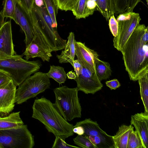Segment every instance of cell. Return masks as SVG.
<instances>
[{
    "label": "cell",
    "mask_w": 148,
    "mask_h": 148,
    "mask_svg": "<svg viewBox=\"0 0 148 148\" xmlns=\"http://www.w3.org/2000/svg\"><path fill=\"white\" fill-rule=\"evenodd\" d=\"M127 148H143L141 140L136 130L132 131L130 134Z\"/></svg>",
    "instance_id": "28"
},
{
    "label": "cell",
    "mask_w": 148,
    "mask_h": 148,
    "mask_svg": "<svg viewBox=\"0 0 148 148\" xmlns=\"http://www.w3.org/2000/svg\"><path fill=\"white\" fill-rule=\"evenodd\" d=\"M32 117L43 123L55 136L65 140L74 135V126L66 120L52 103L45 97L37 98L32 106Z\"/></svg>",
    "instance_id": "2"
},
{
    "label": "cell",
    "mask_w": 148,
    "mask_h": 148,
    "mask_svg": "<svg viewBox=\"0 0 148 148\" xmlns=\"http://www.w3.org/2000/svg\"><path fill=\"white\" fill-rule=\"evenodd\" d=\"M18 0H3L2 13L4 17L11 18Z\"/></svg>",
    "instance_id": "26"
},
{
    "label": "cell",
    "mask_w": 148,
    "mask_h": 148,
    "mask_svg": "<svg viewBox=\"0 0 148 148\" xmlns=\"http://www.w3.org/2000/svg\"><path fill=\"white\" fill-rule=\"evenodd\" d=\"M10 79L7 73L0 70V85Z\"/></svg>",
    "instance_id": "37"
},
{
    "label": "cell",
    "mask_w": 148,
    "mask_h": 148,
    "mask_svg": "<svg viewBox=\"0 0 148 148\" xmlns=\"http://www.w3.org/2000/svg\"><path fill=\"white\" fill-rule=\"evenodd\" d=\"M148 28L144 24L138 25L121 51L125 70L133 81L148 71V43L143 39Z\"/></svg>",
    "instance_id": "1"
},
{
    "label": "cell",
    "mask_w": 148,
    "mask_h": 148,
    "mask_svg": "<svg viewBox=\"0 0 148 148\" xmlns=\"http://www.w3.org/2000/svg\"><path fill=\"white\" fill-rule=\"evenodd\" d=\"M78 0H55L59 9L65 11H71Z\"/></svg>",
    "instance_id": "29"
},
{
    "label": "cell",
    "mask_w": 148,
    "mask_h": 148,
    "mask_svg": "<svg viewBox=\"0 0 148 148\" xmlns=\"http://www.w3.org/2000/svg\"><path fill=\"white\" fill-rule=\"evenodd\" d=\"M75 144L83 148H96L91 140L84 135H78L73 138Z\"/></svg>",
    "instance_id": "27"
},
{
    "label": "cell",
    "mask_w": 148,
    "mask_h": 148,
    "mask_svg": "<svg viewBox=\"0 0 148 148\" xmlns=\"http://www.w3.org/2000/svg\"><path fill=\"white\" fill-rule=\"evenodd\" d=\"M4 17L2 12H0V29L4 23Z\"/></svg>",
    "instance_id": "41"
},
{
    "label": "cell",
    "mask_w": 148,
    "mask_h": 148,
    "mask_svg": "<svg viewBox=\"0 0 148 148\" xmlns=\"http://www.w3.org/2000/svg\"><path fill=\"white\" fill-rule=\"evenodd\" d=\"M72 66L74 69L76 76H78L81 73L83 66L77 59H74L73 61Z\"/></svg>",
    "instance_id": "35"
},
{
    "label": "cell",
    "mask_w": 148,
    "mask_h": 148,
    "mask_svg": "<svg viewBox=\"0 0 148 148\" xmlns=\"http://www.w3.org/2000/svg\"><path fill=\"white\" fill-rule=\"evenodd\" d=\"M22 56L16 54L0 59V70L7 73L18 86L27 78L38 71L41 66L38 60L28 61L23 59Z\"/></svg>",
    "instance_id": "4"
},
{
    "label": "cell",
    "mask_w": 148,
    "mask_h": 148,
    "mask_svg": "<svg viewBox=\"0 0 148 148\" xmlns=\"http://www.w3.org/2000/svg\"><path fill=\"white\" fill-rule=\"evenodd\" d=\"M0 51L9 56L16 54L13 42L10 21L4 23L0 29Z\"/></svg>",
    "instance_id": "16"
},
{
    "label": "cell",
    "mask_w": 148,
    "mask_h": 148,
    "mask_svg": "<svg viewBox=\"0 0 148 148\" xmlns=\"http://www.w3.org/2000/svg\"><path fill=\"white\" fill-rule=\"evenodd\" d=\"M44 5L50 16L53 23V26L57 29L56 17L59 9L55 0H43Z\"/></svg>",
    "instance_id": "25"
},
{
    "label": "cell",
    "mask_w": 148,
    "mask_h": 148,
    "mask_svg": "<svg viewBox=\"0 0 148 148\" xmlns=\"http://www.w3.org/2000/svg\"><path fill=\"white\" fill-rule=\"evenodd\" d=\"M116 20L118 23L117 36L113 39V46L121 51L134 31L141 20L139 14L133 11L120 13Z\"/></svg>",
    "instance_id": "8"
},
{
    "label": "cell",
    "mask_w": 148,
    "mask_h": 148,
    "mask_svg": "<svg viewBox=\"0 0 148 148\" xmlns=\"http://www.w3.org/2000/svg\"><path fill=\"white\" fill-rule=\"evenodd\" d=\"M67 38L64 50L62 51L60 55H57L56 57L60 63H69L72 65L75 56V44L76 41L74 33L70 32Z\"/></svg>",
    "instance_id": "17"
},
{
    "label": "cell",
    "mask_w": 148,
    "mask_h": 148,
    "mask_svg": "<svg viewBox=\"0 0 148 148\" xmlns=\"http://www.w3.org/2000/svg\"><path fill=\"white\" fill-rule=\"evenodd\" d=\"M129 0H113L115 13L120 14L126 12Z\"/></svg>",
    "instance_id": "30"
},
{
    "label": "cell",
    "mask_w": 148,
    "mask_h": 148,
    "mask_svg": "<svg viewBox=\"0 0 148 148\" xmlns=\"http://www.w3.org/2000/svg\"><path fill=\"white\" fill-rule=\"evenodd\" d=\"M16 86L11 79L0 85V112L9 114L15 106Z\"/></svg>",
    "instance_id": "11"
},
{
    "label": "cell",
    "mask_w": 148,
    "mask_h": 148,
    "mask_svg": "<svg viewBox=\"0 0 148 148\" xmlns=\"http://www.w3.org/2000/svg\"><path fill=\"white\" fill-rule=\"evenodd\" d=\"M107 86L111 90H116L121 86V84L119 81L117 79H115L107 81L106 82Z\"/></svg>",
    "instance_id": "34"
},
{
    "label": "cell",
    "mask_w": 148,
    "mask_h": 148,
    "mask_svg": "<svg viewBox=\"0 0 148 148\" xmlns=\"http://www.w3.org/2000/svg\"><path fill=\"white\" fill-rule=\"evenodd\" d=\"M21 5L28 12L30 13L32 8L34 0H18Z\"/></svg>",
    "instance_id": "33"
},
{
    "label": "cell",
    "mask_w": 148,
    "mask_h": 148,
    "mask_svg": "<svg viewBox=\"0 0 148 148\" xmlns=\"http://www.w3.org/2000/svg\"><path fill=\"white\" fill-rule=\"evenodd\" d=\"M88 0H78L71 11L77 19L85 18L90 14L87 8Z\"/></svg>",
    "instance_id": "24"
},
{
    "label": "cell",
    "mask_w": 148,
    "mask_h": 148,
    "mask_svg": "<svg viewBox=\"0 0 148 148\" xmlns=\"http://www.w3.org/2000/svg\"><path fill=\"white\" fill-rule=\"evenodd\" d=\"M46 74L49 78L53 79L59 84L64 83L67 77L64 68L58 66H51L49 71Z\"/></svg>",
    "instance_id": "23"
},
{
    "label": "cell",
    "mask_w": 148,
    "mask_h": 148,
    "mask_svg": "<svg viewBox=\"0 0 148 148\" xmlns=\"http://www.w3.org/2000/svg\"><path fill=\"white\" fill-rule=\"evenodd\" d=\"M9 57L5 53L0 51V59L5 58Z\"/></svg>",
    "instance_id": "42"
},
{
    "label": "cell",
    "mask_w": 148,
    "mask_h": 148,
    "mask_svg": "<svg viewBox=\"0 0 148 148\" xmlns=\"http://www.w3.org/2000/svg\"><path fill=\"white\" fill-rule=\"evenodd\" d=\"M34 145L33 136L27 125L0 130L1 148H32Z\"/></svg>",
    "instance_id": "7"
},
{
    "label": "cell",
    "mask_w": 148,
    "mask_h": 148,
    "mask_svg": "<svg viewBox=\"0 0 148 148\" xmlns=\"http://www.w3.org/2000/svg\"><path fill=\"white\" fill-rule=\"evenodd\" d=\"M34 3L37 6L41 7L44 5L43 0H34Z\"/></svg>",
    "instance_id": "40"
},
{
    "label": "cell",
    "mask_w": 148,
    "mask_h": 148,
    "mask_svg": "<svg viewBox=\"0 0 148 148\" xmlns=\"http://www.w3.org/2000/svg\"><path fill=\"white\" fill-rule=\"evenodd\" d=\"M30 13L34 33L39 36L48 50L52 52L63 49L66 40L62 38L57 29L53 27L52 19L45 5L39 7L34 3Z\"/></svg>",
    "instance_id": "3"
},
{
    "label": "cell",
    "mask_w": 148,
    "mask_h": 148,
    "mask_svg": "<svg viewBox=\"0 0 148 148\" xmlns=\"http://www.w3.org/2000/svg\"><path fill=\"white\" fill-rule=\"evenodd\" d=\"M26 47L22 56L28 60L31 58L38 57L44 62H49L52 55L51 52L46 47L39 36L34 33V37Z\"/></svg>",
    "instance_id": "12"
},
{
    "label": "cell",
    "mask_w": 148,
    "mask_h": 148,
    "mask_svg": "<svg viewBox=\"0 0 148 148\" xmlns=\"http://www.w3.org/2000/svg\"><path fill=\"white\" fill-rule=\"evenodd\" d=\"M74 80L76 82L78 91L86 94H94L103 87L96 72H92L84 67L81 73Z\"/></svg>",
    "instance_id": "10"
},
{
    "label": "cell",
    "mask_w": 148,
    "mask_h": 148,
    "mask_svg": "<svg viewBox=\"0 0 148 148\" xmlns=\"http://www.w3.org/2000/svg\"><path fill=\"white\" fill-rule=\"evenodd\" d=\"M109 25L112 34L114 37H116L118 31V23L114 15H112L109 19Z\"/></svg>",
    "instance_id": "32"
},
{
    "label": "cell",
    "mask_w": 148,
    "mask_h": 148,
    "mask_svg": "<svg viewBox=\"0 0 148 148\" xmlns=\"http://www.w3.org/2000/svg\"><path fill=\"white\" fill-rule=\"evenodd\" d=\"M20 113V112L9 114L0 112V130L16 127L24 124Z\"/></svg>",
    "instance_id": "19"
},
{
    "label": "cell",
    "mask_w": 148,
    "mask_h": 148,
    "mask_svg": "<svg viewBox=\"0 0 148 148\" xmlns=\"http://www.w3.org/2000/svg\"><path fill=\"white\" fill-rule=\"evenodd\" d=\"M95 72L101 82L108 79L111 75L112 71L110 64L108 62L97 59L95 64Z\"/></svg>",
    "instance_id": "22"
},
{
    "label": "cell",
    "mask_w": 148,
    "mask_h": 148,
    "mask_svg": "<svg viewBox=\"0 0 148 148\" xmlns=\"http://www.w3.org/2000/svg\"><path fill=\"white\" fill-rule=\"evenodd\" d=\"M75 47V55L83 67L92 72H96L95 63L99 56L97 53L80 42L76 41Z\"/></svg>",
    "instance_id": "13"
},
{
    "label": "cell",
    "mask_w": 148,
    "mask_h": 148,
    "mask_svg": "<svg viewBox=\"0 0 148 148\" xmlns=\"http://www.w3.org/2000/svg\"><path fill=\"white\" fill-rule=\"evenodd\" d=\"M0 148H1V147H0Z\"/></svg>",
    "instance_id": "44"
},
{
    "label": "cell",
    "mask_w": 148,
    "mask_h": 148,
    "mask_svg": "<svg viewBox=\"0 0 148 148\" xmlns=\"http://www.w3.org/2000/svg\"><path fill=\"white\" fill-rule=\"evenodd\" d=\"M49 78L46 73L36 72L27 78L16 89L15 103L21 104L50 88Z\"/></svg>",
    "instance_id": "6"
},
{
    "label": "cell",
    "mask_w": 148,
    "mask_h": 148,
    "mask_svg": "<svg viewBox=\"0 0 148 148\" xmlns=\"http://www.w3.org/2000/svg\"><path fill=\"white\" fill-rule=\"evenodd\" d=\"M64 139L56 136L52 147V148H79V147L70 145L67 144Z\"/></svg>",
    "instance_id": "31"
},
{
    "label": "cell",
    "mask_w": 148,
    "mask_h": 148,
    "mask_svg": "<svg viewBox=\"0 0 148 148\" xmlns=\"http://www.w3.org/2000/svg\"><path fill=\"white\" fill-rule=\"evenodd\" d=\"M55 101L53 104L66 121H70L81 117L82 108L77 87L71 88L64 86L53 90Z\"/></svg>",
    "instance_id": "5"
},
{
    "label": "cell",
    "mask_w": 148,
    "mask_h": 148,
    "mask_svg": "<svg viewBox=\"0 0 148 148\" xmlns=\"http://www.w3.org/2000/svg\"><path fill=\"white\" fill-rule=\"evenodd\" d=\"M96 10L108 21L115 13L113 0H96Z\"/></svg>",
    "instance_id": "21"
},
{
    "label": "cell",
    "mask_w": 148,
    "mask_h": 148,
    "mask_svg": "<svg viewBox=\"0 0 148 148\" xmlns=\"http://www.w3.org/2000/svg\"><path fill=\"white\" fill-rule=\"evenodd\" d=\"M130 123L140 138L143 148H148V113L141 112L131 116Z\"/></svg>",
    "instance_id": "14"
},
{
    "label": "cell",
    "mask_w": 148,
    "mask_h": 148,
    "mask_svg": "<svg viewBox=\"0 0 148 148\" xmlns=\"http://www.w3.org/2000/svg\"><path fill=\"white\" fill-rule=\"evenodd\" d=\"M73 132L74 133H76L78 135H83L84 134V129L80 126L74 127Z\"/></svg>",
    "instance_id": "38"
},
{
    "label": "cell",
    "mask_w": 148,
    "mask_h": 148,
    "mask_svg": "<svg viewBox=\"0 0 148 148\" xmlns=\"http://www.w3.org/2000/svg\"><path fill=\"white\" fill-rule=\"evenodd\" d=\"M141 0H129L126 12L133 11L134 9Z\"/></svg>",
    "instance_id": "36"
},
{
    "label": "cell",
    "mask_w": 148,
    "mask_h": 148,
    "mask_svg": "<svg viewBox=\"0 0 148 148\" xmlns=\"http://www.w3.org/2000/svg\"><path fill=\"white\" fill-rule=\"evenodd\" d=\"M138 80L141 98L144 107V112L148 113V71L140 75Z\"/></svg>",
    "instance_id": "20"
},
{
    "label": "cell",
    "mask_w": 148,
    "mask_h": 148,
    "mask_svg": "<svg viewBox=\"0 0 148 148\" xmlns=\"http://www.w3.org/2000/svg\"><path fill=\"white\" fill-rule=\"evenodd\" d=\"M18 25L25 35L24 41L26 46L32 41L34 36L32 17L19 2L16 4L13 14L11 18Z\"/></svg>",
    "instance_id": "9"
},
{
    "label": "cell",
    "mask_w": 148,
    "mask_h": 148,
    "mask_svg": "<svg viewBox=\"0 0 148 148\" xmlns=\"http://www.w3.org/2000/svg\"><path fill=\"white\" fill-rule=\"evenodd\" d=\"M67 77L69 79H74V80L76 77L75 73L72 71L69 72L66 74Z\"/></svg>",
    "instance_id": "39"
},
{
    "label": "cell",
    "mask_w": 148,
    "mask_h": 148,
    "mask_svg": "<svg viewBox=\"0 0 148 148\" xmlns=\"http://www.w3.org/2000/svg\"><path fill=\"white\" fill-rule=\"evenodd\" d=\"M147 2V4L148 5V0H146Z\"/></svg>",
    "instance_id": "43"
},
{
    "label": "cell",
    "mask_w": 148,
    "mask_h": 148,
    "mask_svg": "<svg viewBox=\"0 0 148 148\" xmlns=\"http://www.w3.org/2000/svg\"><path fill=\"white\" fill-rule=\"evenodd\" d=\"M79 126H82L84 128V134L83 135L86 136H98L114 146L113 136L108 135L102 130L96 122L89 118L77 122L74 127Z\"/></svg>",
    "instance_id": "15"
},
{
    "label": "cell",
    "mask_w": 148,
    "mask_h": 148,
    "mask_svg": "<svg viewBox=\"0 0 148 148\" xmlns=\"http://www.w3.org/2000/svg\"><path fill=\"white\" fill-rule=\"evenodd\" d=\"M134 130L132 125H123L119 127L116 134L113 136L115 148H127L130 134Z\"/></svg>",
    "instance_id": "18"
}]
</instances>
